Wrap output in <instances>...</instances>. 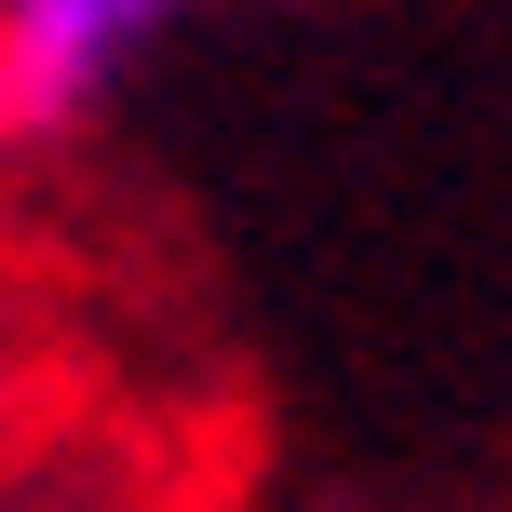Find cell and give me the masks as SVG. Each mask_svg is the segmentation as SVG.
I'll use <instances>...</instances> for the list:
<instances>
[{"label": "cell", "mask_w": 512, "mask_h": 512, "mask_svg": "<svg viewBox=\"0 0 512 512\" xmlns=\"http://www.w3.org/2000/svg\"><path fill=\"white\" fill-rule=\"evenodd\" d=\"M176 14L189 0H0V135H14V149L81 135L149 68V41Z\"/></svg>", "instance_id": "obj_1"}]
</instances>
